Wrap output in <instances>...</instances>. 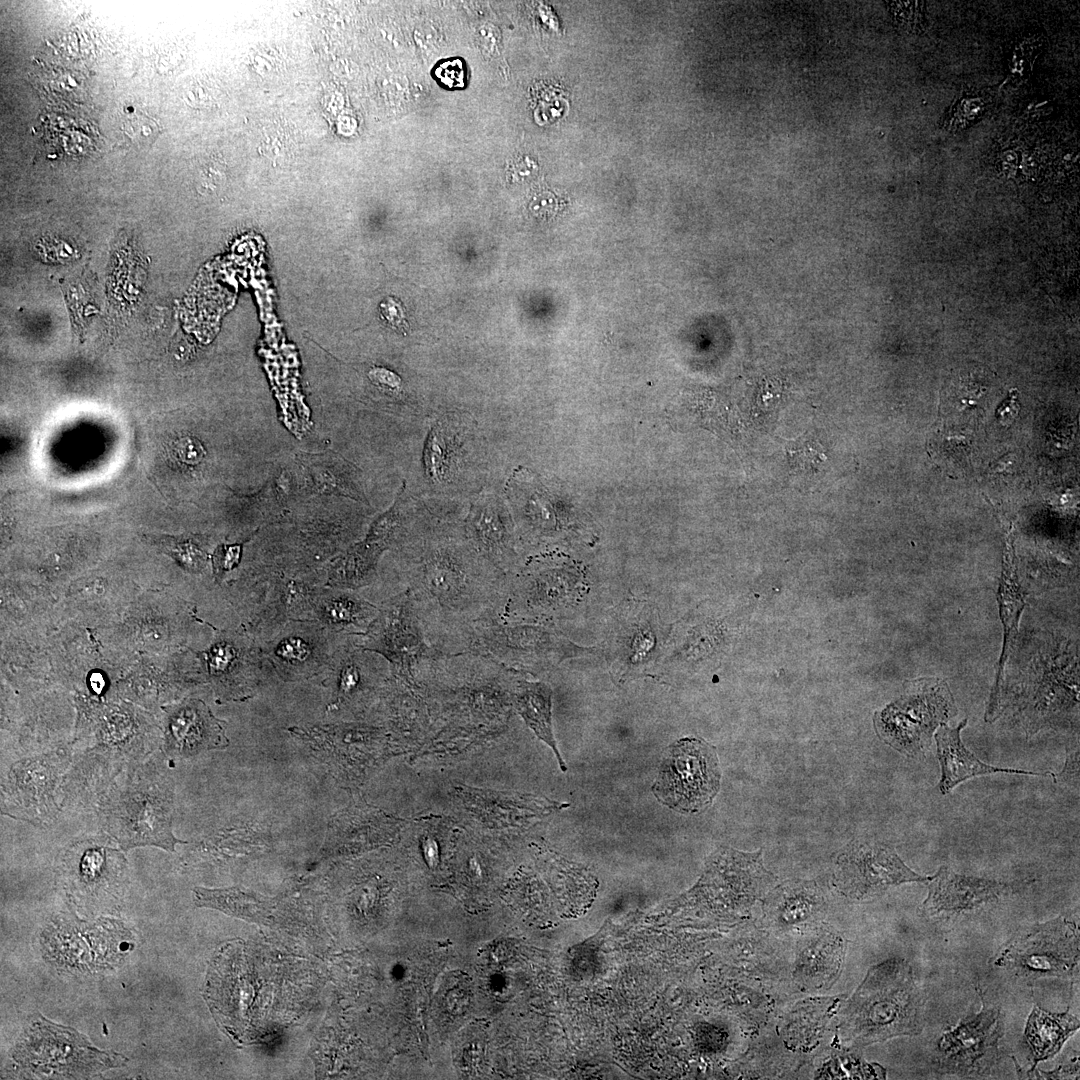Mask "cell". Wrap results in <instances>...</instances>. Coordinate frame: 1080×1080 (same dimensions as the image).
Listing matches in <instances>:
<instances>
[{
	"label": "cell",
	"instance_id": "obj_1",
	"mask_svg": "<svg viewBox=\"0 0 1080 1080\" xmlns=\"http://www.w3.org/2000/svg\"><path fill=\"white\" fill-rule=\"evenodd\" d=\"M425 527L401 547L396 593H408L427 642L438 650L470 623L502 618L509 576L486 560L458 527Z\"/></svg>",
	"mask_w": 1080,
	"mask_h": 1080
},
{
	"label": "cell",
	"instance_id": "obj_2",
	"mask_svg": "<svg viewBox=\"0 0 1080 1080\" xmlns=\"http://www.w3.org/2000/svg\"><path fill=\"white\" fill-rule=\"evenodd\" d=\"M516 677L512 669L482 655L436 649L413 672L419 691L455 727H489L504 720Z\"/></svg>",
	"mask_w": 1080,
	"mask_h": 1080
},
{
	"label": "cell",
	"instance_id": "obj_3",
	"mask_svg": "<svg viewBox=\"0 0 1080 1080\" xmlns=\"http://www.w3.org/2000/svg\"><path fill=\"white\" fill-rule=\"evenodd\" d=\"M96 808L103 831L123 851L154 846L175 852L186 843L173 833L174 783L155 755L126 767Z\"/></svg>",
	"mask_w": 1080,
	"mask_h": 1080
},
{
	"label": "cell",
	"instance_id": "obj_4",
	"mask_svg": "<svg viewBox=\"0 0 1080 1080\" xmlns=\"http://www.w3.org/2000/svg\"><path fill=\"white\" fill-rule=\"evenodd\" d=\"M924 998L911 966L892 958L871 967L839 1012L837 1032L850 1047H864L923 1029Z\"/></svg>",
	"mask_w": 1080,
	"mask_h": 1080
},
{
	"label": "cell",
	"instance_id": "obj_5",
	"mask_svg": "<svg viewBox=\"0 0 1080 1080\" xmlns=\"http://www.w3.org/2000/svg\"><path fill=\"white\" fill-rule=\"evenodd\" d=\"M13 1071L26 1078H85L124 1066L128 1059L102 1051L71 1027L33 1014L11 1051Z\"/></svg>",
	"mask_w": 1080,
	"mask_h": 1080
},
{
	"label": "cell",
	"instance_id": "obj_6",
	"mask_svg": "<svg viewBox=\"0 0 1080 1080\" xmlns=\"http://www.w3.org/2000/svg\"><path fill=\"white\" fill-rule=\"evenodd\" d=\"M74 759L68 747L25 755L1 780V812L35 826H48L63 808V783Z\"/></svg>",
	"mask_w": 1080,
	"mask_h": 1080
},
{
	"label": "cell",
	"instance_id": "obj_7",
	"mask_svg": "<svg viewBox=\"0 0 1080 1080\" xmlns=\"http://www.w3.org/2000/svg\"><path fill=\"white\" fill-rule=\"evenodd\" d=\"M957 714L953 695L943 680L909 682L905 694L874 717L878 736L908 757L925 753L934 731Z\"/></svg>",
	"mask_w": 1080,
	"mask_h": 1080
},
{
	"label": "cell",
	"instance_id": "obj_8",
	"mask_svg": "<svg viewBox=\"0 0 1080 1080\" xmlns=\"http://www.w3.org/2000/svg\"><path fill=\"white\" fill-rule=\"evenodd\" d=\"M720 778L714 748L697 738H683L666 749L653 791L670 809L692 814L712 803Z\"/></svg>",
	"mask_w": 1080,
	"mask_h": 1080
},
{
	"label": "cell",
	"instance_id": "obj_9",
	"mask_svg": "<svg viewBox=\"0 0 1080 1080\" xmlns=\"http://www.w3.org/2000/svg\"><path fill=\"white\" fill-rule=\"evenodd\" d=\"M1079 962L1076 925L1062 917L1016 935L996 960L1019 977H1069Z\"/></svg>",
	"mask_w": 1080,
	"mask_h": 1080
},
{
	"label": "cell",
	"instance_id": "obj_10",
	"mask_svg": "<svg viewBox=\"0 0 1080 1080\" xmlns=\"http://www.w3.org/2000/svg\"><path fill=\"white\" fill-rule=\"evenodd\" d=\"M357 645L382 656L392 675L413 680V672L434 648L425 637L422 624L406 591L388 597Z\"/></svg>",
	"mask_w": 1080,
	"mask_h": 1080
},
{
	"label": "cell",
	"instance_id": "obj_11",
	"mask_svg": "<svg viewBox=\"0 0 1080 1080\" xmlns=\"http://www.w3.org/2000/svg\"><path fill=\"white\" fill-rule=\"evenodd\" d=\"M931 879L911 870L888 845L860 840L838 853L832 874L835 889L858 901L873 899L893 886Z\"/></svg>",
	"mask_w": 1080,
	"mask_h": 1080
},
{
	"label": "cell",
	"instance_id": "obj_12",
	"mask_svg": "<svg viewBox=\"0 0 1080 1080\" xmlns=\"http://www.w3.org/2000/svg\"><path fill=\"white\" fill-rule=\"evenodd\" d=\"M107 834L83 837L68 846L61 873L68 891L81 902L116 899L124 889L126 859Z\"/></svg>",
	"mask_w": 1080,
	"mask_h": 1080
},
{
	"label": "cell",
	"instance_id": "obj_13",
	"mask_svg": "<svg viewBox=\"0 0 1080 1080\" xmlns=\"http://www.w3.org/2000/svg\"><path fill=\"white\" fill-rule=\"evenodd\" d=\"M827 910L824 882L792 879L767 893L761 906L762 923L778 935L802 936L822 926Z\"/></svg>",
	"mask_w": 1080,
	"mask_h": 1080
},
{
	"label": "cell",
	"instance_id": "obj_14",
	"mask_svg": "<svg viewBox=\"0 0 1080 1080\" xmlns=\"http://www.w3.org/2000/svg\"><path fill=\"white\" fill-rule=\"evenodd\" d=\"M1000 1013L983 1005L980 1013L962 1021L939 1041L941 1066L965 1075L987 1071L997 1056L1001 1037Z\"/></svg>",
	"mask_w": 1080,
	"mask_h": 1080
},
{
	"label": "cell",
	"instance_id": "obj_15",
	"mask_svg": "<svg viewBox=\"0 0 1080 1080\" xmlns=\"http://www.w3.org/2000/svg\"><path fill=\"white\" fill-rule=\"evenodd\" d=\"M164 754L182 759L228 746L221 721L199 699H186L167 711L163 736Z\"/></svg>",
	"mask_w": 1080,
	"mask_h": 1080
},
{
	"label": "cell",
	"instance_id": "obj_16",
	"mask_svg": "<svg viewBox=\"0 0 1080 1080\" xmlns=\"http://www.w3.org/2000/svg\"><path fill=\"white\" fill-rule=\"evenodd\" d=\"M928 882V895L921 907L926 916L979 909L1016 890L1013 883L960 875L946 866L940 867Z\"/></svg>",
	"mask_w": 1080,
	"mask_h": 1080
},
{
	"label": "cell",
	"instance_id": "obj_17",
	"mask_svg": "<svg viewBox=\"0 0 1080 1080\" xmlns=\"http://www.w3.org/2000/svg\"><path fill=\"white\" fill-rule=\"evenodd\" d=\"M801 937L792 969L794 985L803 992L830 988L836 982L844 961V938L823 926Z\"/></svg>",
	"mask_w": 1080,
	"mask_h": 1080
},
{
	"label": "cell",
	"instance_id": "obj_18",
	"mask_svg": "<svg viewBox=\"0 0 1080 1080\" xmlns=\"http://www.w3.org/2000/svg\"><path fill=\"white\" fill-rule=\"evenodd\" d=\"M967 725V719L961 721L956 727L951 728L941 725L936 734L937 757L941 767V779L938 784L939 791L945 795L952 791L961 782L993 773H1016L1032 776H1052V772L1036 773L1025 770L1000 768L985 764L969 751L961 740L960 733Z\"/></svg>",
	"mask_w": 1080,
	"mask_h": 1080
},
{
	"label": "cell",
	"instance_id": "obj_19",
	"mask_svg": "<svg viewBox=\"0 0 1080 1080\" xmlns=\"http://www.w3.org/2000/svg\"><path fill=\"white\" fill-rule=\"evenodd\" d=\"M1011 551V548L1008 547L997 596L1000 607V617L1004 629V641L995 684L990 694L985 713L987 722H992L997 718L999 700L1004 684L1006 662L1014 649L1019 620L1025 607L1024 594L1018 583L1014 558Z\"/></svg>",
	"mask_w": 1080,
	"mask_h": 1080
},
{
	"label": "cell",
	"instance_id": "obj_20",
	"mask_svg": "<svg viewBox=\"0 0 1080 1080\" xmlns=\"http://www.w3.org/2000/svg\"><path fill=\"white\" fill-rule=\"evenodd\" d=\"M465 534L486 560L509 576L515 553L510 526L500 508L494 504L475 508L467 521Z\"/></svg>",
	"mask_w": 1080,
	"mask_h": 1080
},
{
	"label": "cell",
	"instance_id": "obj_21",
	"mask_svg": "<svg viewBox=\"0 0 1080 1080\" xmlns=\"http://www.w3.org/2000/svg\"><path fill=\"white\" fill-rule=\"evenodd\" d=\"M511 702L537 737L553 749L562 771H566L553 734L551 687L541 681H528L517 676L511 690Z\"/></svg>",
	"mask_w": 1080,
	"mask_h": 1080
},
{
	"label": "cell",
	"instance_id": "obj_22",
	"mask_svg": "<svg viewBox=\"0 0 1080 1080\" xmlns=\"http://www.w3.org/2000/svg\"><path fill=\"white\" fill-rule=\"evenodd\" d=\"M193 898L198 907L217 909L250 922L267 924L272 918L273 905L268 898L239 887H195Z\"/></svg>",
	"mask_w": 1080,
	"mask_h": 1080
},
{
	"label": "cell",
	"instance_id": "obj_23",
	"mask_svg": "<svg viewBox=\"0 0 1080 1080\" xmlns=\"http://www.w3.org/2000/svg\"><path fill=\"white\" fill-rule=\"evenodd\" d=\"M1078 1028L1079 1020L1070 1013H1052L1034 1006L1026 1024L1025 1037L1035 1062L1054 1056Z\"/></svg>",
	"mask_w": 1080,
	"mask_h": 1080
},
{
	"label": "cell",
	"instance_id": "obj_24",
	"mask_svg": "<svg viewBox=\"0 0 1080 1080\" xmlns=\"http://www.w3.org/2000/svg\"><path fill=\"white\" fill-rule=\"evenodd\" d=\"M317 651L313 642L298 634L288 635L278 642L273 650L277 666L286 671L309 670L317 663Z\"/></svg>",
	"mask_w": 1080,
	"mask_h": 1080
},
{
	"label": "cell",
	"instance_id": "obj_25",
	"mask_svg": "<svg viewBox=\"0 0 1080 1080\" xmlns=\"http://www.w3.org/2000/svg\"><path fill=\"white\" fill-rule=\"evenodd\" d=\"M207 662L209 671L214 676L229 675L236 679L239 676L244 679L248 678V674L241 670V668L249 669L250 653L246 646L239 648L234 643L229 642L217 644L210 650Z\"/></svg>",
	"mask_w": 1080,
	"mask_h": 1080
},
{
	"label": "cell",
	"instance_id": "obj_26",
	"mask_svg": "<svg viewBox=\"0 0 1080 1080\" xmlns=\"http://www.w3.org/2000/svg\"><path fill=\"white\" fill-rule=\"evenodd\" d=\"M126 135L138 145H148L153 142L158 133L157 124L145 117H137L126 122L124 127Z\"/></svg>",
	"mask_w": 1080,
	"mask_h": 1080
},
{
	"label": "cell",
	"instance_id": "obj_27",
	"mask_svg": "<svg viewBox=\"0 0 1080 1080\" xmlns=\"http://www.w3.org/2000/svg\"><path fill=\"white\" fill-rule=\"evenodd\" d=\"M896 18L908 29H920L923 27V5L918 2H893Z\"/></svg>",
	"mask_w": 1080,
	"mask_h": 1080
},
{
	"label": "cell",
	"instance_id": "obj_28",
	"mask_svg": "<svg viewBox=\"0 0 1080 1080\" xmlns=\"http://www.w3.org/2000/svg\"><path fill=\"white\" fill-rule=\"evenodd\" d=\"M435 75L449 88L463 87L465 84V69L460 59L442 63L437 67Z\"/></svg>",
	"mask_w": 1080,
	"mask_h": 1080
},
{
	"label": "cell",
	"instance_id": "obj_29",
	"mask_svg": "<svg viewBox=\"0 0 1080 1080\" xmlns=\"http://www.w3.org/2000/svg\"><path fill=\"white\" fill-rule=\"evenodd\" d=\"M240 553V545L220 546L213 556L214 573L217 576H222L225 572L235 568L239 562Z\"/></svg>",
	"mask_w": 1080,
	"mask_h": 1080
},
{
	"label": "cell",
	"instance_id": "obj_30",
	"mask_svg": "<svg viewBox=\"0 0 1080 1080\" xmlns=\"http://www.w3.org/2000/svg\"><path fill=\"white\" fill-rule=\"evenodd\" d=\"M174 447L177 458L186 464H196L204 455L201 444L192 438H182Z\"/></svg>",
	"mask_w": 1080,
	"mask_h": 1080
},
{
	"label": "cell",
	"instance_id": "obj_31",
	"mask_svg": "<svg viewBox=\"0 0 1080 1080\" xmlns=\"http://www.w3.org/2000/svg\"><path fill=\"white\" fill-rule=\"evenodd\" d=\"M1019 411L1018 390L1014 388L1009 391L1008 397L998 406L995 414L1001 425L1009 426L1017 418Z\"/></svg>",
	"mask_w": 1080,
	"mask_h": 1080
},
{
	"label": "cell",
	"instance_id": "obj_32",
	"mask_svg": "<svg viewBox=\"0 0 1080 1080\" xmlns=\"http://www.w3.org/2000/svg\"><path fill=\"white\" fill-rule=\"evenodd\" d=\"M1019 1075H1020L1021 1078H1029V1079H1051V1078L1052 1079H1067V1078L1075 1079V1078H1078L1079 1068H1078V1063H1077V1065H1074L1072 1067L1071 1066L1058 1067L1056 1070H1054L1052 1072L1038 1071L1037 1069H1035V1067H1033L1029 1071L1021 1070L1019 1072Z\"/></svg>",
	"mask_w": 1080,
	"mask_h": 1080
},
{
	"label": "cell",
	"instance_id": "obj_33",
	"mask_svg": "<svg viewBox=\"0 0 1080 1080\" xmlns=\"http://www.w3.org/2000/svg\"><path fill=\"white\" fill-rule=\"evenodd\" d=\"M1078 768L1079 752L1077 749L1076 751L1069 752V754L1067 753L1065 766L1062 772L1059 773L1058 778L1061 781H1068L1069 779H1072V782L1075 784V781H1078Z\"/></svg>",
	"mask_w": 1080,
	"mask_h": 1080
},
{
	"label": "cell",
	"instance_id": "obj_34",
	"mask_svg": "<svg viewBox=\"0 0 1080 1080\" xmlns=\"http://www.w3.org/2000/svg\"><path fill=\"white\" fill-rule=\"evenodd\" d=\"M370 375L375 382L388 388L397 387L400 381L392 372L384 369L372 370Z\"/></svg>",
	"mask_w": 1080,
	"mask_h": 1080
},
{
	"label": "cell",
	"instance_id": "obj_35",
	"mask_svg": "<svg viewBox=\"0 0 1080 1080\" xmlns=\"http://www.w3.org/2000/svg\"><path fill=\"white\" fill-rule=\"evenodd\" d=\"M382 306L384 308L382 311L384 312L385 317L390 321V323L394 325H397L398 323L400 324L403 315L401 309H398V305L391 300L390 302H388L387 305Z\"/></svg>",
	"mask_w": 1080,
	"mask_h": 1080
},
{
	"label": "cell",
	"instance_id": "obj_36",
	"mask_svg": "<svg viewBox=\"0 0 1080 1080\" xmlns=\"http://www.w3.org/2000/svg\"><path fill=\"white\" fill-rule=\"evenodd\" d=\"M106 682L101 673L94 672L89 677V686L93 693L101 694L105 688Z\"/></svg>",
	"mask_w": 1080,
	"mask_h": 1080
}]
</instances>
